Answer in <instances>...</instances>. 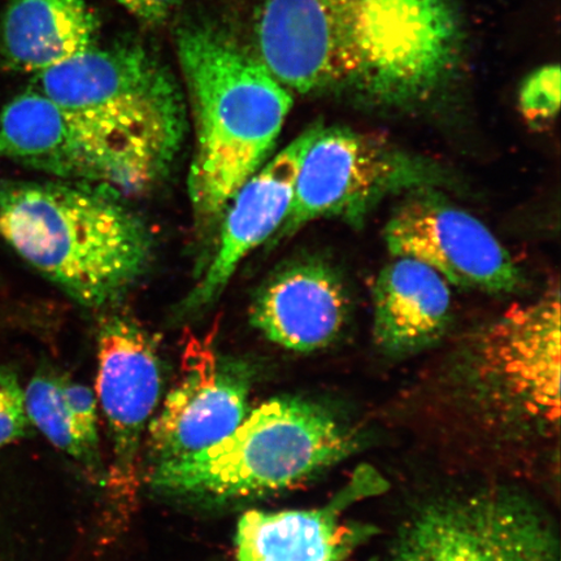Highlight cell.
<instances>
[{
	"label": "cell",
	"mask_w": 561,
	"mask_h": 561,
	"mask_svg": "<svg viewBox=\"0 0 561 561\" xmlns=\"http://www.w3.org/2000/svg\"><path fill=\"white\" fill-rule=\"evenodd\" d=\"M257 55L286 89L385 105L425 102L458 73L456 0H264Z\"/></svg>",
	"instance_id": "1"
},
{
	"label": "cell",
	"mask_w": 561,
	"mask_h": 561,
	"mask_svg": "<svg viewBox=\"0 0 561 561\" xmlns=\"http://www.w3.org/2000/svg\"><path fill=\"white\" fill-rule=\"evenodd\" d=\"M116 192L77 182L0 178V237L88 308L114 306L149 270L146 224Z\"/></svg>",
	"instance_id": "2"
},
{
	"label": "cell",
	"mask_w": 561,
	"mask_h": 561,
	"mask_svg": "<svg viewBox=\"0 0 561 561\" xmlns=\"http://www.w3.org/2000/svg\"><path fill=\"white\" fill-rule=\"evenodd\" d=\"M178 55L195 125L188 195L196 217L213 226L270 160L293 95L255 55L214 27L181 30Z\"/></svg>",
	"instance_id": "3"
},
{
	"label": "cell",
	"mask_w": 561,
	"mask_h": 561,
	"mask_svg": "<svg viewBox=\"0 0 561 561\" xmlns=\"http://www.w3.org/2000/svg\"><path fill=\"white\" fill-rule=\"evenodd\" d=\"M353 438L320 407L276 398L248 413L217 444L160 462L150 473L159 493L237 500L297 485L351 451Z\"/></svg>",
	"instance_id": "4"
},
{
	"label": "cell",
	"mask_w": 561,
	"mask_h": 561,
	"mask_svg": "<svg viewBox=\"0 0 561 561\" xmlns=\"http://www.w3.org/2000/svg\"><path fill=\"white\" fill-rule=\"evenodd\" d=\"M35 83V90L159 175L178 157L187 125L184 96L170 70L145 47H93L42 70Z\"/></svg>",
	"instance_id": "5"
},
{
	"label": "cell",
	"mask_w": 561,
	"mask_h": 561,
	"mask_svg": "<svg viewBox=\"0 0 561 561\" xmlns=\"http://www.w3.org/2000/svg\"><path fill=\"white\" fill-rule=\"evenodd\" d=\"M438 181L437 167L382 138L321 125L301 161L289 215L271 241L278 244L319 219L362 221L389 195Z\"/></svg>",
	"instance_id": "6"
},
{
	"label": "cell",
	"mask_w": 561,
	"mask_h": 561,
	"mask_svg": "<svg viewBox=\"0 0 561 561\" xmlns=\"http://www.w3.org/2000/svg\"><path fill=\"white\" fill-rule=\"evenodd\" d=\"M0 159L116 193L146 191L160 178L35 89L0 112Z\"/></svg>",
	"instance_id": "7"
},
{
	"label": "cell",
	"mask_w": 561,
	"mask_h": 561,
	"mask_svg": "<svg viewBox=\"0 0 561 561\" xmlns=\"http://www.w3.org/2000/svg\"><path fill=\"white\" fill-rule=\"evenodd\" d=\"M390 561H560L550 526L507 494L431 504L405 524Z\"/></svg>",
	"instance_id": "8"
},
{
	"label": "cell",
	"mask_w": 561,
	"mask_h": 561,
	"mask_svg": "<svg viewBox=\"0 0 561 561\" xmlns=\"http://www.w3.org/2000/svg\"><path fill=\"white\" fill-rule=\"evenodd\" d=\"M474 370L480 388L503 411L528 423L560 417V294L514 306L483 332Z\"/></svg>",
	"instance_id": "9"
},
{
	"label": "cell",
	"mask_w": 561,
	"mask_h": 561,
	"mask_svg": "<svg viewBox=\"0 0 561 561\" xmlns=\"http://www.w3.org/2000/svg\"><path fill=\"white\" fill-rule=\"evenodd\" d=\"M391 256L415 259L451 286L515 293L523 272L485 224L431 188L412 192L385 227Z\"/></svg>",
	"instance_id": "10"
},
{
	"label": "cell",
	"mask_w": 561,
	"mask_h": 561,
	"mask_svg": "<svg viewBox=\"0 0 561 561\" xmlns=\"http://www.w3.org/2000/svg\"><path fill=\"white\" fill-rule=\"evenodd\" d=\"M252 370L217 354L209 336L186 342L182 376L150 423L153 466L205 450L229 436L249 413Z\"/></svg>",
	"instance_id": "11"
},
{
	"label": "cell",
	"mask_w": 561,
	"mask_h": 561,
	"mask_svg": "<svg viewBox=\"0 0 561 561\" xmlns=\"http://www.w3.org/2000/svg\"><path fill=\"white\" fill-rule=\"evenodd\" d=\"M98 398L114 445L110 481L118 495L131 496L140 442L160 398L158 351L135 320L111 314L98 332Z\"/></svg>",
	"instance_id": "12"
},
{
	"label": "cell",
	"mask_w": 561,
	"mask_h": 561,
	"mask_svg": "<svg viewBox=\"0 0 561 561\" xmlns=\"http://www.w3.org/2000/svg\"><path fill=\"white\" fill-rule=\"evenodd\" d=\"M385 489L375 468L360 467L320 508L245 512L237 526V561H343L376 533L374 526L343 522V514Z\"/></svg>",
	"instance_id": "13"
},
{
	"label": "cell",
	"mask_w": 561,
	"mask_h": 561,
	"mask_svg": "<svg viewBox=\"0 0 561 561\" xmlns=\"http://www.w3.org/2000/svg\"><path fill=\"white\" fill-rule=\"evenodd\" d=\"M321 124L308 128L244 182L221 217L219 244L205 275L184 300L187 312L219 298L243 259L270 242L291 207L301 161Z\"/></svg>",
	"instance_id": "14"
},
{
	"label": "cell",
	"mask_w": 561,
	"mask_h": 561,
	"mask_svg": "<svg viewBox=\"0 0 561 561\" xmlns=\"http://www.w3.org/2000/svg\"><path fill=\"white\" fill-rule=\"evenodd\" d=\"M350 299L331 265L306 259L273 273L250 307V320L266 340L296 353L324 348L345 327Z\"/></svg>",
	"instance_id": "15"
},
{
	"label": "cell",
	"mask_w": 561,
	"mask_h": 561,
	"mask_svg": "<svg viewBox=\"0 0 561 561\" xmlns=\"http://www.w3.org/2000/svg\"><path fill=\"white\" fill-rule=\"evenodd\" d=\"M451 285L415 259L392 256L374 289V333L392 354L432 345L451 319Z\"/></svg>",
	"instance_id": "16"
},
{
	"label": "cell",
	"mask_w": 561,
	"mask_h": 561,
	"mask_svg": "<svg viewBox=\"0 0 561 561\" xmlns=\"http://www.w3.org/2000/svg\"><path fill=\"white\" fill-rule=\"evenodd\" d=\"M0 34L7 66L39 73L95 47L100 21L87 0H11Z\"/></svg>",
	"instance_id": "17"
},
{
	"label": "cell",
	"mask_w": 561,
	"mask_h": 561,
	"mask_svg": "<svg viewBox=\"0 0 561 561\" xmlns=\"http://www.w3.org/2000/svg\"><path fill=\"white\" fill-rule=\"evenodd\" d=\"M24 392L25 409L32 425L37 426L59 450L79 460L94 474H100L101 461L95 460L82 445L69 416L62 396V376L42 371L33 378Z\"/></svg>",
	"instance_id": "18"
},
{
	"label": "cell",
	"mask_w": 561,
	"mask_h": 561,
	"mask_svg": "<svg viewBox=\"0 0 561 561\" xmlns=\"http://www.w3.org/2000/svg\"><path fill=\"white\" fill-rule=\"evenodd\" d=\"M525 121L533 126L550 124L560 110V68L549 65L526 77L518 95Z\"/></svg>",
	"instance_id": "19"
},
{
	"label": "cell",
	"mask_w": 561,
	"mask_h": 561,
	"mask_svg": "<svg viewBox=\"0 0 561 561\" xmlns=\"http://www.w3.org/2000/svg\"><path fill=\"white\" fill-rule=\"evenodd\" d=\"M62 396H65L70 419L82 445L98 461L100 455V434H98L96 399L88 386L69 380L62 376Z\"/></svg>",
	"instance_id": "20"
},
{
	"label": "cell",
	"mask_w": 561,
	"mask_h": 561,
	"mask_svg": "<svg viewBox=\"0 0 561 561\" xmlns=\"http://www.w3.org/2000/svg\"><path fill=\"white\" fill-rule=\"evenodd\" d=\"M31 420L25 409V392L15 371L0 367V447L24 437Z\"/></svg>",
	"instance_id": "21"
},
{
	"label": "cell",
	"mask_w": 561,
	"mask_h": 561,
	"mask_svg": "<svg viewBox=\"0 0 561 561\" xmlns=\"http://www.w3.org/2000/svg\"><path fill=\"white\" fill-rule=\"evenodd\" d=\"M116 2L145 23L158 25L170 18L184 0H116Z\"/></svg>",
	"instance_id": "22"
}]
</instances>
